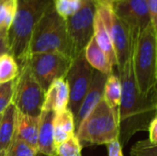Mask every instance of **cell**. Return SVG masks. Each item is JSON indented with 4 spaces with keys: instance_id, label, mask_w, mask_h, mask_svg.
I'll use <instances>...</instances> for the list:
<instances>
[{
    "instance_id": "obj_1",
    "label": "cell",
    "mask_w": 157,
    "mask_h": 156,
    "mask_svg": "<svg viewBox=\"0 0 157 156\" xmlns=\"http://www.w3.org/2000/svg\"><path fill=\"white\" fill-rule=\"evenodd\" d=\"M118 73L121 84V100L118 108L119 141L123 146L136 132L148 131L151 121L156 117L157 105L153 96L145 97L139 91L133 67V52Z\"/></svg>"
},
{
    "instance_id": "obj_2",
    "label": "cell",
    "mask_w": 157,
    "mask_h": 156,
    "mask_svg": "<svg viewBox=\"0 0 157 156\" xmlns=\"http://www.w3.org/2000/svg\"><path fill=\"white\" fill-rule=\"evenodd\" d=\"M17 11L13 23L6 33L8 51L18 66L29 57V44L33 30L54 0H17Z\"/></svg>"
},
{
    "instance_id": "obj_3",
    "label": "cell",
    "mask_w": 157,
    "mask_h": 156,
    "mask_svg": "<svg viewBox=\"0 0 157 156\" xmlns=\"http://www.w3.org/2000/svg\"><path fill=\"white\" fill-rule=\"evenodd\" d=\"M59 52L74 59L66 21L58 15L54 4L37 23L29 44V53Z\"/></svg>"
},
{
    "instance_id": "obj_4",
    "label": "cell",
    "mask_w": 157,
    "mask_h": 156,
    "mask_svg": "<svg viewBox=\"0 0 157 156\" xmlns=\"http://www.w3.org/2000/svg\"><path fill=\"white\" fill-rule=\"evenodd\" d=\"M75 135L79 142L89 145H103L119 141L120 128L118 108L102 99L84 119Z\"/></svg>"
},
{
    "instance_id": "obj_5",
    "label": "cell",
    "mask_w": 157,
    "mask_h": 156,
    "mask_svg": "<svg viewBox=\"0 0 157 156\" xmlns=\"http://www.w3.org/2000/svg\"><path fill=\"white\" fill-rule=\"evenodd\" d=\"M133 67L140 93L149 97L157 86L156 31L153 26L137 35L133 50Z\"/></svg>"
},
{
    "instance_id": "obj_6",
    "label": "cell",
    "mask_w": 157,
    "mask_h": 156,
    "mask_svg": "<svg viewBox=\"0 0 157 156\" xmlns=\"http://www.w3.org/2000/svg\"><path fill=\"white\" fill-rule=\"evenodd\" d=\"M44 98L45 91L32 74L26 62L19 67V74L15 78L12 103L18 112L31 117H40Z\"/></svg>"
},
{
    "instance_id": "obj_7",
    "label": "cell",
    "mask_w": 157,
    "mask_h": 156,
    "mask_svg": "<svg viewBox=\"0 0 157 156\" xmlns=\"http://www.w3.org/2000/svg\"><path fill=\"white\" fill-rule=\"evenodd\" d=\"M97 12L101 17L110 35L116 52L117 67L119 71L123 68L132 54L136 37L141 31L130 29L121 18L115 15L112 6L98 5Z\"/></svg>"
},
{
    "instance_id": "obj_8",
    "label": "cell",
    "mask_w": 157,
    "mask_h": 156,
    "mask_svg": "<svg viewBox=\"0 0 157 156\" xmlns=\"http://www.w3.org/2000/svg\"><path fill=\"white\" fill-rule=\"evenodd\" d=\"M97 7L98 4L95 0H82L78 11L65 20L74 59L85 51L88 42L94 37Z\"/></svg>"
},
{
    "instance_id": "obj_9",
    "label": "cell",
    "mask_w": 157,
    "mask_h": 156,
    "mask_svg": "<svg viewBox=\"0 0 157 156\" xmlns=\"http://www.w3.org/2000/svg\"><path fill=\"white\" fill-rule=\"evenodd\" d=\"M73 60L59 52H42L30 54L27 63L36 80L46 91L54 80L65 78Z\"/></svg>"
},
{
    "instance_id": "obj_10",
    "label": "cell",
    "mask_w": 157,
    "mask_h": 156,
    "mask_svg": "<svg viewBox=\"0 0 157 156\" xmlns=\"http://www.w3.org/2000/svg\"><path fill=\"white\" fill-rule=\"evenodd\" d=\"M94 69L87 63L85 53L79 54L73 60V63L66 74L65 80L69 86L68 108L74 117L77 115L83 100L91 85Z\"/></svg>"
},
{
    "instance_id": "obj_11",
    "label": "cell",
    "mask_w": 157,
    "mask_h": 156,
    "mask_svg": "<svg viewBox=\"0 0 157 156\" xmlns=\"http://www.w3.org/2000/svg\"><path fill=\"white\" fill-rule=\"evenodd\" d=\"M112 9L132 29L142 31L152 25L145 0H117Z\"/></svg>"
},
{
    "instance_id": "obj_12",
    "label": "cell",
    "mask_w": 157,
    "mask_h": 156,
    "mask_svg": "<svg viewBox=\"0 0 157 156\" xmlns=\"http://www.w3.org/2000/svg\"><path fill=\"white\" fill-rule=\"evenodd\" d=\"M108 76L109 75L102 74L94 69L91 85L83 100V103L79 108V111L75 118V131L77 130L81 122L84 120V119L92 111V109L102 99L104 87H105V84L108 79Z\"/></svg>"
},
{
    "instance_id": "obj_13",
    "label": "cell",
    "mask_w": 157,
    "mask_h": 156,
    "mask_svg": "<svg viewBox=\"0 0 157 156\" xmlns=\"http://www.w3.org/2000/svg\"><path fill=\"white\" fill-rule=\"evenodd\" d=\"M69 86L65 78L54 80L45 91L42 110H51L55 113L68 108Z\"/></svg>"
},
{
    "instance_id": "obj_14",
    "label": "cell",
    "mask_w": 157,
    "mask_h": 156,
    "mask_svg": "<svg viewBox=\"0 0 157 156\" xmlns=\"http://www.w3.org/2000/svg\"><path fill=\"white\" fill-rule=\"evenodd\" d=\"M55 112L42 110L40 116V128L38 138V153L44 156H56V148L53 140V120Z\"/></svg>"
},
{
    "instance_id": "obj_15",
    "label": "cell",
    "mask_w": 157,
    "mask_h": 156,
    "mask_svg": "<svg viewBox=\"0 0 157 156\" xmlns=\"http://www.w3.org/2000/svg\"><path fill=\"white\" fill-rule=\"evenodd\" d=\"M17 109L11 103L2 113L0 120V153H5L17 137Z\"/></svg>"
},
{
    "instance_id": "obj_16",
    "label": "cell",
    "mask_w": 157,
    "mask_h": 156,
    "mask_svg": "<svg viewBox=\"0 0 157 156\" xmlns=\"http://www.w3.org/2000/svg\"><path fill=\"white\" fill-rule=\"evenodd\" d=\"M75 134V117L69 108L55 113L53 120V140L55 148Z\"/></svg>"
},
{
    "instance_id": "obj_17",
    "label": "cell",
    "mask_w": 157,
    "mask_h": 156,
    "mask_svg": "<svg viewBox=\"0 0 157 156\" xmlns=\"http://www.w3.org/2000/svg\"><path fill=\"white\" fill-rule=\"evenodd\" d=\"M40 117H31L20 112L17 113V139L22 140L29 145L38 147ZM38 150V149H37Z\"/></svg>"
},
{
    "instance_id": "obj_18",
    "label": "cell",
    "mask_w": 157,
    "mask_h": 156,
    "mask_svg": "<svg viewBox=\"0 0 157 156\" xmlns=\"http://www.w3.org/2000/svg\"><path fill=\"white\" fill-rule=\"evenodd\" d=\"M84 53L87 63L93 69L107 75L113 73V65L105 52L99 48L94 37L88 42Z\"/></svg>"
},
{
    "instance_id": "obj_19",
    "label": "cell",
    "mask_w": 157,
    "mask_h": 156,
    "mask_svg": "<svg viewBox=\"0 0 157 156\" xmlns=\"http://www.w3.org/2000/svg\"><path fill=\"white\" fill-rule=\"evenodd\" d=\"M94 38L99 46V48L105 52L110 61L111 64L117 66V57L114 50V46L110 38V35L101 18L99 14L97 12L94 21Z\"/></svg>"
},
{
    "instance_id": "obj_20",
    "label": "cell",
    "mask_w": 157,
    "mask_h": 156,
    "mask_svg": "<svg viewBox=\"0 0 157 156\" xmlns=\"http://www.w3.org/2000/svg\"><path fill=\"white\" fill-rule=\"evenodd\" d=\"M103 98L112 108H118L121 100V84L118 75L114 73L108 76L105 84Z\"/></svg>"
},
{
    "instance_id": "obj_21",
    "label": "cell",
    "mask_w": 157,
    "mask_h": 156,
    "mask_svg": "<svg viewBox=\"0 0 157 156\" xmlns=\"http://www.w3.org/2000/svg\"><path fill=\"white\" fill-rule=\"evenodd\" d=\"M17 0H2L0 2V38L6 36L17 11Z\"/></svg>"
},
{
    "instance_id": "obj_22",
    "label": "cell",
    "mask_w": 157,
    "mask_h": 156,
    "mask_svg": "<svg viewBox=\"0 0 157 156\" xmlns=\"http://www.w3.org/2000/svg\"><path fill=\"white\" fill-rule=\"evenodd\" d=\"M19 74V66L9 52L0 56V85L13 81Z\"/></svg>"
},
{
    "instance_id": "obj_23",
    "label": "cell",
    "mask_w": 157,
    "mask_h": 156,
    "mask_svg": "<svg viewBox=\"0 0 157 156\" xmlns=\"http://www.w3.org/2000/svg\"><path fill=\"white\" fill-rule=\"evenodd\" d=\"M4 154L5 156H38L39 153L35 147L16 138Z\"/></svg>"
},
{
    "instance_id": "obj_24",
    "label": "cell",
    "mask_w": 157,
    "mask_h": 156,
    "mask_svg": "<svg viewBox=\"0 0 157 156\" xmlns=\"http://www.w3.org/2000/svg\"><path fill=\"white\" fill-rule=\"evenodd\" d=\"M82 148L83 145L75 134L56 148V155L82 156Z\"/></svg>"
},
{
    "instance_id": "obj_25",
    "label": "cell",
    "mask_w": 157,
    "mask_h": 156,
    "mask_svg": "<svg viewBox=\"0 0 157 156\" xmlns=\"http://www.w3.org/2000/svg\"><path fill=\"white\" fill-rule=\"evenodd\" d=\"M54 8L59 16L65 20L78 11L82 0H54Z\"/></svg>"
},
{
    "instance_id": "obj_26",
    "label": "cell",
    "mask_w": 157,
    "mask_h": 156,
    "mask_svg": "<svg viewBox=\"0 0 157 156\" xmlns=\"http://www.w3.org/2000/svg\"><path fill=\"white\" fill-rule=\"evenodd\" d=\"M130 156H157V144L149 140L139 141L132 145Z\"/></svg>"
},
{
    "instance_id": "obj_27",
    "label": "cell",
    "mask_w": 157,
    "mask_h": 156,
    "mask_svg": "<svg viewBox=\"0 0 157 156\" xmlns=\"http://www.w3.org/2000/svg\"><path fill=\"white\" fill-rule=\"evenodd\" d=\"M15 79L13 81L0 85V114L12 103L14 96Z\"/></svg>"
},
{
    "instance_id": "obj_28",
    "label": "cell",
    "mask_w": 157,
    "mask_h": 156,
    "mask_svg": "<svg viewBox=\"0 0 157 156\" xmlns=\"http://www.w3.org/2000/svg\"><path fill=\"white\" fill-rule=\"evenodd\" d=\"M149 10L151 23L157 33V0H145Z\"/></svg>"
},
{
    "instance_id": "obj_29",
    "label": "cell",
    "mask_w": 157,
    "mask_h": 156,
    "mask_svg": "<svg viewBox=\"0 0 157 156\" xmlns=\"http://www.w3.org/2000/svg\"><path fill=\"white\" fill-rule=\"evenodd\" d=\"M108 147V154L109 156H123L122 153V145L120 141L112 142L107 144Z\"/></svg>"
},
{
    "instance_id": "obj_30",
    "label": "cell",
    "mask_w": 157,
    "mask_h": 156,
    "mask_svg": "<svg viewBox=\"0 0 157 156\" xmlns=\"http://www.w3.org/2000/svg\"><path fill=\"white\" fill-rule=\"evenodd\" d=\"M149 141L154 143L157 144V117H155L150 123L149 128Z\"/></svg>"
},
{
    "instance_id": "obj_31",
    "label": "cell",
    "mask_w": 157,
    "mask_h": 156,
    "mask_svg": "<svg viewBox=\"0 0 157 156\" xmlns=\"http://www.w3.org/2000/svg\"><path fill=\"white\" fill-rule=\"evenodd\" d=\"M6 52H9V51L6 43V36H4L0 38V56Z\"/></svg>"
},
{
    "instance_id": "obj_32",
    "label": "cell",
    "mask_w": 157,
    "mask_h": 156,
    "mask_svg": "<svg viewBox=\"0 0 157 156\" xmlns=\"http://www.w3.org/2000/svg\"><path fill=\"white\" fill-rule=\"evenodd\" d=\"M98 6H112L116 0H95Z\"/></svg>"
},
{
    "instance_id": "obj_33",
    "label": "cell",
    "mask_w": 157,
    "mask_h": 156,
    "mask_svg": "<svg viewBox=\"0 0 157 156\" xmlns=\"http://www.w3.org/2000/svg\"><path fill=\"white\" fill-rule=\"evenodd\" d=\"M153 97H154V100H155V104L157 105V86L156 87H155V90L154 93H153Z\"/></svg>"
},
{
    "instance_id": "obj_34",
    "label": "cell",
    "mask_w": 157,
    "mask_h": 156,
    "mask_svg": "<svg viewBox=\"0 0 157 156\" xmlns=\"http://www.w3.org/2000/svg\"><path fill=\"white\" fill-rule=\"evenodd\" d=\"M0 156H5L4 153H0Z\"/></svg>"
},
{
    "instance_id": "obj_35",
    "label": "cell",
    "mask_w": 157,
    "mask_h": 156,
    "mask_svg": "<svg viewBox=\"0 0 157 156\" xmlns=\"http://www.w3.org/2000/svg\"><path fill=\"white\" fill-rule=\"evenodd\" d=\"M156 51H157V33H156Z\"/></svg>"
},
{
    "instance_id": "obj_36",
    "label": "cell",
    "mask_w": 157,
    "mask_h": 156,
    "mask_svg": "<svg viewBox=\"0 0 157 156\" xmlns=\"http://www.w3.org/2000/svg\"><path fill=\"white\" fill-rule=\"evenodd\" d=\"M1 118H2V114H0V120H1Z\"/></svg>"
},
{
    "instance_id": "obj_37",
    "label": "cell",
    "mask_w": 157,
    "mask_h": 156,
    "mask_svg": "<svg viewBox=\"0 0 157 156\" xmlns=\"http://www.w3.org/2000/svg\"><path fill=\"white\" fill-rule=\"evenodd\" d=\"M156 117H157V106H156Z\"/></svg>"
},
{
    "instance_id": "obj_38",
    "label": "cell",
    "mask_w": 157,
    "mask_h": 156,
    "mask_svg": "<svg viewBox=\"0 0 157 156\" xmlns=\"http://www.w3.org/2000/svg\"><path fill=\"white\" fill-rule=\"evenodd\" d=\"M1 1H2V0H0V2H1Z\"/></svg>"
},
{
    "instance_id": "obj_39",
    "label": "cell",
    "mask_w": 157,
    "mask_h": 156,
    "mask_svg": "<svg viewBox=\"0 0 157 156\" xmlns=\"http://www.w3.org/2000/svg\"><path fill=\"white\" fill-rule=\"evenodd\" d=\"M116 1H117V0H116Z\"/></svg>"
},
{
    "instance_id": "obj_40",
    "label": "cell",
    "mask_w": 157,
    "mask_h": 156,
    "mask_svg": "<svg viewBox=\"0 0 157 156\" xmlns=\"http://www.w3.org/2000/svg\"><path fill=\"white\" fill-rule=\"evenodd\" d=\"M56 156H57V155H56Z\"/></svg>"
}]
</instances>
